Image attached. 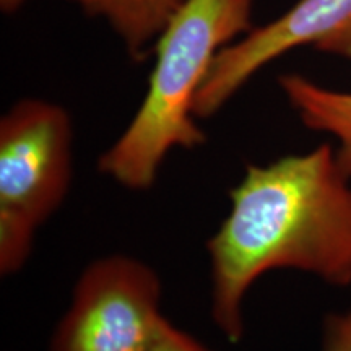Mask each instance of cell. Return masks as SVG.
<instances>
[{
	"label": "cell",
	"mask_w": 351,
	"mask_h": 351,
	"mask_svg": "<svg viewBox=\"0 0 351 351\" xmlns=\"http://www.w3.org/2000/svg\"><path fill=\"white\" fill-rule=\"evenodd\" d=\"M350 179L328 145L247 166L207 243L212 319L228 340L243 339L245 295L265 271L295 269L351 283Z\"/></svg>",
	"instance_id": "cell-1"
},
{
	"label": "cell",
	"mask_w": 351,
	"mask_h": 351,
	"mask_svg": "<svg viewBox=\"0 0 351 351\" xmlns=\"http://www.w3.org/2000/svg\"><path fill=\"white\" fill-rule=\"evenodd\" d=\"M254 0H186L155 43L147 95L98 168L119 186L150 189L174 148L205 143L194 116L195 96L219 49L252 29Z\"/></svg>",
	"instance_id": "cell-2"
},
{
	"label": "cell",
	"mask_w": 351,
	"mask_h": 351,
	"mask_svg": "<svg viewBox=\"0 0 351 351\" xmlns=\"http://www.w3.org/2000/svg\"><path fill=\"white\" fill-rule=\"evenodd\" d=\"M69 112L43 99L13 104L0 121V271H19L38 228L59 210L72 184Z\"/></svg>",
	"instance_id": "cell-3"
},
{
	"label": "cell",
	"mask_w": 351,
	"mask_h": 351,
	"mask_svg": "<svg viewBox=\"0 0 351 351\" xmlns=\"http://www.w3.org/2000/svg\"><path fill=\"white\" fill-rule=\"evenodd\" d=\"M165 322L160 276L116 254L80 275L49 351H150Z\"/></svg>",
	"instance_id": "cell-4"
},
{
	"label": "cell",
	"mask_w": 351,
	"mask_h": 351,
	"mask_svg": "<svg viewBox=\"0 0 351 351\" xmlns=\"http://www.w3.org/2000/svg\"><path fill=\"white\" fill-rule=\"evenodd\" d=\"M351 60V0H300L269 25L219 49L195 96V119L217 114L262 67L298 46Z\"/></svg>",
	"instance_id": "cell-5"
},
{
	"label": "cell",
	"mask_w": 351,
	"mask_h": 351,
	"mask_svg": "<svg viewBox=\"0 0 351 351\" xmlns=\"http://www.w3.org/2000/svg\"><path fill=\"white\" fill-rule=\"evenodd\" d=\"M278 83L302 124L339 140L337 161L351 178V93L327 90L296 73L280 77Z\"/></svg>",
	"instance_id": "cell-6"
},
{
	"label": "cell",
	"mask_w": 351,
	"mask_h": 351,
	"mask_svg": "<svg viewBox=\"0 0 351 351\" xmlns=\"http://www.w3.org/2000/svg\"><path fill=\"white\" fill-rule=\"evenodd\" d=\"M88 16L104 19L134 60H143L186 0H70Z\"/></svg>",
	"instance_id": "cell-7"
},
{
	"label": "cell",
	"mask_w": 351,
	"mask_h": 351,
	"mask_svg": "<svg viewBox=\"0 0 351 351\" xmlns=\"http://www.w3.org/2000/svg\"><path fill=\"white\" fill-rule=\"evenodd\" d=\"M150 351H212L166 320Z\"/></svg>",
	"instance_id": "cell-8"
},
{
	"label": "cell",
	"mask_w": 351,
	"mask_h": 351,
	"mask_svg": "<svg viewBox=\"0 0 351 351\" xmlns=\"http://www.w3.org/2000/svg\"><path fill=\"white\" fill-rule=\"evenodd\" d=\"M322 351H351V309L343 315L332 317Z\"/></svg>",
	"instance_id": "cell-9"
}]
</instances>
